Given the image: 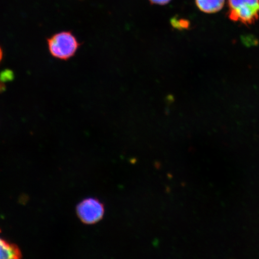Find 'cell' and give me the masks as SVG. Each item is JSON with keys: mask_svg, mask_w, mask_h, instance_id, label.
<instances>
[{"mask_svg": "<svg viewBox=\"0 0 259 259\" xmlns=\"http://www.w3.org/2000/svg\"><path fill=\"white\" fill-rule=\"evenodd\" d=\"M14 78V73L11 70H5L0 73V81L3 82H8Z\"/></svg>", "mask_w": 259, "mask_h": 259, "instance_id": "7", "label": "cell"}, {"mask_svg": "<svg viewBox=\"0 0 259 259\" xmlns=\"http://www.w3.org/2000/svg\"><path fill=\"white\" fill-rule=\"evenodd\" d=\"M47 41L51 56L65 61L74 57L81 45L71 31L58 32L48 38Z\"/></svg>", "mask_w": 259, "mask_h": 259, "instance_id": "1", "label": "cell"}, {"mask_svg": "<svg viewBox=\"0 0 259 259\" xmlns=\"http://www.w3.org/2000/svg\"><path fill=\"white\" fill-rule=\"evenodd\" d=\"M21 257L22 252L18 246L3 238L0 230V259H18Z\"/></svg>", "mask_w": 259, "mask_h": 259, "instance_id": "4", "label": "cell"}, {"mask_svg": "<svg viewBox=\"0 0 259 259\" xmlns=\"http://www.w3.org/2000/svg\"><path fill=\"white\" fill-rule=\"evenodd\" d=\"M171 24L175 28L181 30V29H186L189 28V22L183 19L173 18L171 20Z\"/></svg>", "mask_w": 259, "mask_h": 259, "instance_id": "6", "label": "cell"}, {"mask_svg": "<svg viewBox=\"0 0 259 259\" xmlns=\"http://www.w3.org/2000/svg\"><path fill=\"white\" fill-rule=\"evenodd\" d=\"M4 83H2V81H0V93L5 92L6 87Z\"/></svg>", "mask_w": 259, "mask_h": 259, "instance_id": "9", "label": "cell"}, {"mask_svg": "<svg viewBox=\"0 0 259 259\" xmlns=\"http://www.w3.org/2000/svg\"><path fill=\"white\" fill-rule=\"evenodd\" d=\"M230 19L244 25L253 24L259 18V0H228Z\"/></svg>", "mask_w": 259, "mask_h": 259, "instance_id": "2", "label": "cell"}, {"mask_svg": "<svg viewBox=\"0 0 259 259\" xmlns=\"http://www.w3.org/2000/svg\"><path fill=\"white\" fill-rule=\"evenodd\" d=\"M3 51L1 47H0V63L3 59Z\"/></svg>", "mask_w": 259, "mask_h": 259, "instance_id": "10", "label": "cell"}, {"mask_svg": "<svg viewBox=\"0 0 259 259\" xmlns=\"http://www.w3.org/2000/svg\"><path fill=\"white\" fill-rule=\"evenodd\" d=\"M197 8L205 14H214L224 7L225 0H195Z\"/></svg>", "mask_w": 259, "mask_h": 259, "instance_id": "5", "label": "cell"}, {"mask_svg": "<svg viewBox=\"0 0 259 259\" xmlns=\"http://www.w3.org/2000/svg\"><path fill=\"white\" fill-rule=\"evenodd\" d=\"M76 212L81 222L86 225H94L103 219L105 207L99 200L89 197L77 205Z\"/></svg>", "mask_w": 259, "mask_h": 259, "instance_id": "3", "label": "cell"}, {"mask_svg": "<svg viewBox=\"0 0 259 259\" xmlns=\"http://www.w3.org/2000/svg\"><path fill=\"white\" fill-rule=\"evenodd\" d=\"M151 4L157 5H166L169 3L171 0H149Z\"/></svg>", "mask_w": 259, "mask_h": 259, "instance_id": "8", "label": "cell"}]
</instances>
